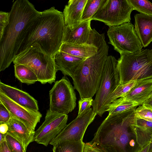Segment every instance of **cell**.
<instances>
[{"mask_svg": "<svg viewBox=\"0 0 152 152\" xmlns=\"http://www.w3.org/2000/svg\"><path fill=\"white\" fill-rule=\"evenodd\" d=\"M150 142V145L148 152H152V138Z\"/></svg>", "mask_w": 152, "mask_h": 152, "instance_id": "40", "label": "cell"}, {"mask_svg": "<svg viewBox=\"0 0 152 152\" xmlns=\"http://www.w3.org/2000/svg\"><path fill=\"white\" fill-rule=\"evenodd\" d=\"M90 44L98 48L97 53L83 60L71 76L74 88L78 92L80 99L92 98L96 94L108 56L109 46L104 34H100L96 30L92 31Z\"/></svg>", "mask_w": 152, "mask_h": 152, "instance_id": "3", "label": "cell"}, {"mask_svg": "<svg viewBox=\"0 0 152 152\" xmlns=\"http://www.w3.org/2000/svg\"><path fill=\"white\" fill-rule=\"evenodd\" d=\"M7 124L8 127L7 133L19 141L26 151L29 144L34 141L35 131L28 130L23 123L11 115Z\"/></svg>", "mask_w": 152, "mask_h": 152, "instance_id": "17", "label": "cell"}, {"mask_svg": "<svg viewBox=\"0 0 152 152\" xmlns=\"http://www.w3.org/2000/svg\"><path fill=\"white\" fill-rule=\"evenodd\" d=\"M136 107L108 115L89 143L101 152H139L142 147L136 136Z\"/></svg>", "mask_w": 152, "mask_h": 152, "instance_id": "1", "label": "cell"}, {"mask_svg": "<svg viewBox=\"0 0 152 152\" xmlns=\"http://www.w3.org/2000/svg\"><path fill=\"white\" fill-rule=\"evenodd\" d=\"M149 50L142 49L134 53L120 54L117 65L120 84L152 78V61Z\"/></svg>", "mask_w": 152, "mask_h": 152, "instance_id": "6", "label": "cell"}, {"mask_svg": "<svg viewBox=\"0 0 152 152\" xmlns=\"http://www.w3.org/2000/svg\"><path fill=\"white\" fill-rule=\"evenodd\" d=\"M0 152H11L8 145L6 139L0 142Z\"/></svg>", "mask_w": 152, "mask_h": 152, "instance_id": "34", "label": "cell"}, {"mask_svg": "<svg viewBox=\"0 0 152 152\" xmlns=\"http://www.w3.org/2000/svg\"><path fill=\"white\" fill-rule=\"evenodd\" d=\"M54 59L57 71H61L64 76L70 77L85 60L59 50L55 56Z\"/></svg>", "mask_w": 152, "mask_h": 152, "instance_id": "18", "label": "cell"}, {"mask_svg": "<svg viewBox=\"0 0 152 152\" xmlns=\"http://www.w3.org/2000/svg\"><path fill=\"white\" fill-rule=\"evenodd\" d=\"M14 66L15 76L21 83L29 85L38 81L36 75L26 66L18 64Z\"/></svg>", "mask_w": 152, "mask_h": 152, "instance_id": "25", "label": "cell"}, {"mask_svg": "<svg viewBox=\"0 0 152 152\" xmlns=\"http://www.w3.org/2000/svg\"><path fill=\"white\" fill-rule=\"evenodd\" d=\"M149 55L150 59L152 61V49L150 50H149Z\"/></svg>", "mask_w": 152, "mask_h": 152, "instance_id": "41", "label": "cell"}, {"mask_svg": "<svg viewBox=\"0 0 152 152\" xmlns=\"http://www.w3.org/2000/svg\"><path fill=\"white\" fill-rule=\"evenodd\" d=\"M135 113L138 118L152 122V108L142 105L136 108Z\"/></svg>", "mask_w": 152, "mask_h": 152, "instance_id": "30", "label": "cell"}, {"mask_svg": "<svg viewBox=\"0 0 152 152\" xmlns=\"http://www.w3.org/2000/svg\"><path fill=\"white\" fill-rule=\"evenodd\" d=\"M41 13L28 0H17L13 2L9 12V23L0 37V72L13 62L22 31L28 23Z\"/></svg>", "mask_w": 152, "mask_h": 152, "instance_id": "4", "label": "cell"}, {"mask_svg": "<svg viewBox=\"0 0 152 152\" xmlns=\"http://www.w3.org/2000/svg\"><path fill=\"white\" fill-rule=\"evenodd\" d=\"M150 142L146 144L142 147L139 152H148Z\"/></svg>", "mask_w": 152, "mask_h": 152, "instance_id": "38", "label": "cell"}, {"mask_svg": "<svg viewBox=\"0 0 152 152\" xmlns=\"http://www.w3.org/2000/svg\"><path fill=\"white\" fill-rule=\"evenodd\" d=\"M152 97V92L150 94L149 97H148V98L149 99V98H151V97Z\"/></svg>", "mask_w": 152, "mask_h": 152, "instance_id": "42", "label": "cell"}, {"mask_svg": "<svg viewBox=\"0 0 152 152\" xmlns=\"http://www.w3.org/2000/svg\"><path fill=\"white\" fill-rule=\"evenodd\" d=\"M6 140L11 152H26L21 144L10 134L7 133Z\"/></svg>", "mask_w": 152, "mask_h": 152, "instance_id": "29", "label": "cell"}, {"mask_svg": "<svg viewBox=\"0 0 152 152\" xmlns=\"http://www.w3.org/2000/svg\"><path fill=\"white\" fill-rule=\"evenodd\" d=\"M103 1V0H87L83 10L82 21L91 20Z\"/></svg>", "mask_w": 152, "mask_h": 152, "instance_id": "27", "label": "cell"}, {"mask_svg": "<svg viewBox=\"0 0 152 152\" xmlns=\"http://www.w3.org/2000/svg\"><path fill=\"white\" fill-rule=\"evenodd\" d=\"M6 134L0 133V142H2L6 139Z\"/></svg>", "mask_w": 152, "mask_h": 152, "instance_id": "39", "label": "cell"}, {"mask_svg": "<svg viewBox=\"0 0 152 152\" xmlns=\"http://www.w3.org/2000/svg\"><path fill=\"white\" fill-rule=\"evenodd\" d=\"M11 117L10 114L4 105L0 102V123H7Z\"/></svg>", "mask_w": 152, "mask_h": 152, "instance_id": "31", "label": "cell"}, {"mask_svg": "<svg viewBox=\"0 0 152 152\" xmlns=\"http://www.w3.org/2000/svg\"><path fill=\"white\" fill-rule=\"evenodd\" d=\"M133 9L140 13L152 15V3L146 0H128Z\"/></svg>", "mask_w": 152, "mask_h": 152, "instance_id": "28", "label": "cell"}, {"mask_svg": "<svg viewBox=\"0 0 152 152\" xmlns=\"http://www.w3.org/2000/svg\"><path fill=\"white\" fill-rule=\"evenodd\" d=\"M9 12H0V37L9 22Z\"/></svg>", "mask_w": 152, "mask_h": 152, "instance_id": "32", "label": "cell"}, {"mask_svg": "<svg viewBox=\"0 0 152 152\" xmlns=\"http://www.w3.org/2000/svg\"><path fill=\"white\" fill-rule=\"evenodd\" d=\"M67 115L47 110L45 120L35 131L34 141L47 146L67 125Z\"/></svg>", "mask_w": 152, "mask_h": 152, "instance_id": "11", "label": "cell"}, {"mask_svg": "<svg viewBox=\"0 0 152 152\" xmlns=\"http://www.w3.org/2000/svg\"><path fill=\"white\" fill-rule=\"evenodd\" d=\"M13 63L30 69L42 84H51L55 81L57 71L54 58L44 53L37 44L17 56Z\"/></svg>", "mask_w": 152, "mask_h": 152, "instance_id": "5", "label": "cell"}, {"mask_svg": "<svg viewBox=\"0 0 152 152\" xmlns=\"http://www.w3.org/2000/svg\"><path fill=\"white\" fill-rule=\"evenodd\" d=\"M109 43L122 54L134 53L141 50L143 46L130 22L109 27L107 31Z\"/></svg>", "mask_w": 152, "mask_h": 152, "instance_id": "8", "label": "cell"}, {"mask_svg": "<svg viewBox=\"0 0 152 152\" xmlns=\"http://www.w3.org/2000/svg\"><path fill=\"white\" fill-rule=\"evenodd\" d=\"M84 143L82 140H69L53 146V152H84Z\"/></svg>", "mask_w": 152, "mask_h": 152, "instance_id": "24", "label": "cell"}, {"mask_svg": "<svg viewBox=\"0 0 152 152\" xmlns=\"http://www.w3.org/2000/svg\"><path fill=\"white\" fill-rule=\"evenodd\" d=\"M84 152H101L96 148L92 146L89 142L85 144Z\"/></svg>", "mask_w": 152, "mask_h": 152, "instance_id": "35", "label": "cell"}, {"mask_svg": "<svg viewBox=\"0 0 152 152\" xmlns=\"http://www.w3.org/2000/svg\"><path fill=\"white\" fill-rule=\"evenodd\" d=\"M137 140L142 147L150 142L152 138V122L137 118Z\"/></svg>", "mask_w": 152, "mask_h": 152, "instance_id": "22", "label": "cell"}, {"mask_svg": "<svg viewBox=\"0 0 152 152\" xmlns=\"http://www.w3.org/2000/svg\"><path fill=\"white\" fill-rule=\"evenodd\" d=\"M87 0H70L63 12L65 26H72L82 22V14Z\"/></svg>", "mask_w": 152, "mask_h": 152, "instance_id": "19", "label": "cell"}, {"mask_svg": "<svg viewBox=\"0 0 152 152\" xmlns=\"http://www.w3.org/2000/svg\"><path fill=\"white\" fill-rule=\"evenodd\" d=\"M138 81H132L125 84L119 85L108 96L103 105V113L106 112V107L116 99L121 97H124Z\"/></svg>", "mask_w": 152, "mask_h": 152, "instance_id": "23", "label": "cell"}, {"mask_svg": "<svg viewBox=\"0 0 152 152\" xmlns=\"http://www.w3.org/2000/svg\"><path fill=\"white\" fill-rule=\"evenodd\" d=\"M94 100L92 98H86L80 99L78 101V115L82 113L89 106H92Z\"/></svg>", "mask_w": 152, "mask_h": 152, "instance_id": "33", "label": "cell"}, {"mask_svg": "<svg viewBox=\"0 0 152 152\" xmlns=\"http://www.w3.org/2000/svg\"><path fill=\"white\" fill-rule=\"evenodd\" d=\"M134 28L143 47L148 46L152 42V15L136 14Z\"/></svg>", "mask_w": 152, "mask_h": 152, "instance_id": "16", "label": "cell"}, {"mask_svg": "<svg viewBox=\"0 0 152 152\" xmlns=\"http://www.w3.org/2000/svg\"><path fill=\"white\" fill-rule=\"evenodd\" d=\"M8 130V127L7 123H0V133L6 134Z\"/></svg>", "mask_w": 152, "mask_h": 152, "instance_id": "36", "label": "cell"}, {"mask_svg": "<svg viewBox=\"0 0 152 152\" xmlns=\"http://www.w3.org/2000/svg\"><path fill=\"white\" fill-rule=\"evenodd\" d=\"M49 110L57 113L67 115L76 106L74 87L66 76L55 82L49 91Z\"/></svg>", "mask_w": 152, "mask_h": 152, "instance_id": "10", "label": "cell"}, {"mask_svg": "<svg viewBox=\"0 0 152 152\" xmlns=\"http://www.w3.org/2000/svg\"><path fill=\"white\" fill-rule=\"evenodd\" d=\"M0 92L17 104L35 111H39L38 102L26 92L0 81Z\"/></svg>", "mask_w": 152, "mask_h": 152, "instance_id": "15", "label": "cell"}, {"mask_svg": "<svg viewBox=\"0 0 152 152\" xmlns=\"http://www.w3.org/2000/svg\"><path fill=\"white\" fill-rule=\"evenodd\" d=\"M0 102H1L13 117L23 123L31 131H34L42 114L39 111L27 109L15 103L0 92Z\"/></svg>", "mask_w": 152, "mask_h": 152, "instance_id": "13", "label": "cell"}, {"mask_svg": "<svg viewBox=\"0 0 152 152\" xmlns=\"http://www.w3.org/2000/svg\"><path fill=\"white\" fill-rule=\"evenodd\" d=\"M133 7L128 0H103L91 20L102 22L109 27L130 22Z\"/></svg>", "mask_w": 152, "mask_h": 152, "instance_id": "7", "label": "cell"}, {"mask_svg": "<svg viewBox=\"0 0 152 152\" xmlns=\"http://www.w3.org/2000/svg\"><path fill=\"white\" fill-rule=\"evenodd\" d=\"M98 48L89 44L73 45L62 43L59 51L71 55L85 59L97 52Z\"/></svg>", "mask_w": 152, "mask_h": 152, "instance_id": "21", "label": "cell"}, {"mask_svg": "<svg viewBox=\"0 0 152 152\" xmlns=\"http://www.w3.org/2000/svg\"><path fill=\"white\" fill-rule=\"evenodd\" d=\"M118 61L111 55L108 56L105 63L100 85L92 105L93 112L100 116L103 114V105L107 98L120 85Z\"/></svg>", "mask_w": 152, "mask_h": 152, "instance_id": "9", "label": "cell"}, {"mask_svg": "<svg viewBox=\"0 0 152 152\" xmlns=\"http://www.w3.org/2000/svg\"><path fill=\"white\" fill-rule=\"evenodd\" d=\"M142 105L152 108V97L148 99Z\"/></svg>", "mask_w": 152, "mask_h": 152, "instance_id": "37", "label": "cell"}, {"mask_svg": "<svg viewBox=\"0 0 152 152\" xmlns=\"http://www.w3.org/2000/svg\"><path fill=\"white\" fill-rule=\"evenodd\" d=\"M65 27L63 13L53 7L26 26L18 40L16 56L35 44L54 58L63 43Z\"/></svg>", "mask_w": 152, "mask_h": 152, "instance_id": "2", "label": "cell"}, {"mask_svg": "<svg viewBox=\"0 0 152 152\" xmlns=\"http://www.w3.org/2000/svg\"><path fill=\"white\" fill-rule=\"evenodd\" d=\"M91 106H88L80 114L67 124L61 132L50 143L54 146L61 142L69 140H82L88 126L97 115Z\"/></svg>", "mask_w": 152, "mask_h": 152, "instance_id": "12", "label": "cell"}, {"mask_svg": "<svg viewBox=\"0 0 152 152\" xmlns=\"http://www.w3.org/2000/svg\"><path fill=\"white\" fill-rule=\"evenodd\" d=\"M152 91V78L138 81L124 97L140 105L147 100Z\"/></svg>", "mask_w": 152, "mask_h": 152, "instance_id": "20", "label": "cell"}, {"mask_svg": "<svg viewBox=\"0 0 152 152\" xmlns=\"http://www.w3.org/2000/svg\"><path fill=\"white\" fill-rule=\"evenodd\" d=\"M138 105L139 104L136 103L126 99L124 97H121L107 105L106 108V112H108V115L115 114L123 112Z\"/></svg>", "mask_w": 152, "mask_h": 152, "instance_id": "26", "label": "cell"}, {"mask_svg": "<svg viewBox=\"0 0 152 152\" xmlns=\"http://www.w3.org/2000/svg\"><path fill=\"white\" fill-rule=\"evenodd\" d=\"M91 20L82 21L72 26H65L63 43L73 45L87 44L90 34Z\"/></svg>", "mask_w": 152, "mask_h": 152, "instance_id": "14", "label": "cell"}]
</instances>
